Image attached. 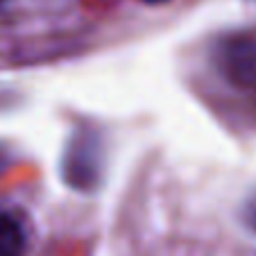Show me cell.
<instances>
[{"instance_id": "6da1fadb", "label": "cell", "mask_w": 256, "mask_h": 256, "mask_svg": "<svg viewBox=\"0 0 256 256\" xmlns=\"http://www.w3.org/2000/svg\"><path fill=\"white\" fill-rule=\"evenodd\" d=\"M104 164V148L96 130H78L70 134L62 159V172L70 188L91 190L98 186Z\"/></svg>"}, {"instance_id": "7a4b0ae2", "label": "cell", "mask_w": 256, "mask_h": 256, "mask_svg": "<svg viewBox=\"0 0 256 256\" xmlns=\"http://www.w3.org/2000/svg\"><path fill=\"white\" fill-rule=\"evenodd\" d=\"M213 64L234 88L256 91V32H236L220 39Z\"/></svg>"}, {"instance_id": "3957f363", "label": "cell", "mask_w": 256, "mask_h": 256, "mask_svg": "<svg viewBox=\"0 0 256 256\" xmlns=\"http://www.w3.org/2000/svg\"><path fill=\"white\" fill-rule=\"evenodd\" d=\"M25 245L23 227L12 216L0 213V256H23Z\"/></svg>"}, {"instance_id": "277c9868", "label": "cell", "mask_w": 256, "mask_h": 256, "mask_svg": "<svg viewBox=\"0 0 256 256\" xmlns=\"http://www.w3.org/2000/svg\"><path fill=\"white\" fill-rule=\"evenodd\" d=\"M242 222L247 224L250 232L256 234V190L245 200V206H242Z\"/></svg>"}, {"instance_id": "5b68a950", "label": "cell", "mask_w": 256, "mask_h": 256, "mask_svg": "<svg viewBox=\"0 0 256 256\" xmlns=\"http://www.w3.org/2000/svg\"><path fill=\"white\" fill-rule=\"evenodd\" d=\"M145 2H152V5H156V2H166V0H145Z\"/></svg>"}]
</instances>
